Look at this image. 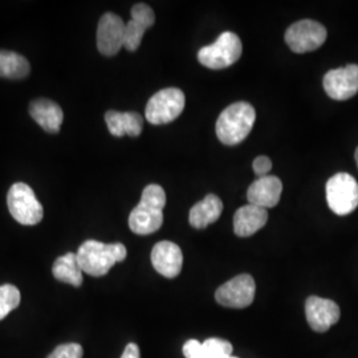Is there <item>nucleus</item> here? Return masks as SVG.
Returning a JSON list of instances; mask_svg holds the SVG:
<instances>
[{"instance_id": "a211bd4d", "label": "nucleus", "mask_w": 358, "mask_h": 358, "mask_svg": "<svg viewBox=\"0 0 358 358\" xmlns=\"http://www.w3.org/2000/svg\"><path fill=\"white\" fill-rule=\"evenodd\" d=\"M105 121L112 136L115 137H138L143 129V118L136 112H115L109 110L105 115Z\"/></svg>"}, {"instance_id": "393cba45", "label": "nucleus", "mask_w": 358, "mask_h": 358, "mask_svg": "<svg viewBox=\"0 0 358 358\" xmlns=\"http://www.w3.org/2000/svg\"><path fill=\"white\" fill-rule=\"evenodd\" d=\"M252 167H254V171H255L256 176H259V178H262V177H266L269 171H271L272 162H271V159H269L268 157L260 155V157L255 158Z\"/></svg>"}, {"instance_id": "9b49d317", "label": "nucleus", "mask_w": 358, "mask_h": 358, "mask_svg": "<svg viewBox=\"0 0 358 358\" xmlns=\"http://www.w3.org/2000/svg\"><path fill=\"white\" fill-rule=\"evenodd\" d=\"M125 26L124 20L115 13L101 16L97 27V48L103 56H115L124 48Z\"/></svg>"}, {"instance_id": "4468645a", "label": "nucleus", "mask_w": 358, "mask_h": 358, "mask_svg": "<svg viewBox=\"0 0 358 358\" xmlns=\"http://www.w3.org/2000/svg\"><path fill=\"white\" fill-rule=\"evenodd\" d=\"M152 263L159 275L167 279H174L179 275L183 266V254L178 244L164 241L154 245Z\"/></svg>"}, {"instance_id": "c85d7f7f", "label": "nucleus", "mask_w": 358, "mask_h": 358, "mask_svg": "<svg viewBox=\"0 0 358 358\" xmlns=\"http://www.w3.org/2000/svg\"><path fill=\"white\" fill-rule=\"evenodd\" d=\"M198 358H210V357H207V356H206L205 353H202V356H199V357Z\"/></svg>"}, {"instance_id": "aec40b11", "label": "nucleus", "mask_w": 358, "mask_h": 358, "mask_svg": "<svg viewBox=\"0 0 358 358\" xmlns=\"http://www.w3.org/2000/svg\"><path fill=\"white\" fill-rule=\"evenodd\" d=\"M52 273L59 282H66L73 287H80L83 284V269L78 264L76 254L73 252L57 257L52 267Z\"/></svg>"}, {"instance_id": "f257e3e1", "label": "nucleus", "mask_w": 358, "mask_h": 358, "mask_svg": "<svg viewBox=\"0 0 358 358\" xmlns=\"http://www.w3.org/2000/svg\"><path fill=\"white\" fill-rule=\"evenodd\" d=\"M166 192L159 185H149L142 192L140 203L129 215V227L137 235H150L164 224Z\"/></svg>"}, {"instance_id": "f8f14e48", "label": "nucleus", "mask_w": 358, "mask_h": 358, "mask_svg": "<svg viewBox=\"0 0 358 358\" xmlns=\"http://www.w3.org/2000/svg\"><path fill=\"white\" fill-rule=\"evenodd\" d=\"M340 308L328 299L319 296L308 297L306 303V316L308 324L315 332H327L332 325L340 320Z\"/></svg>"}, {"instance_id": "0eeeda50", "label": "nucleus", "mask_w": 358, "mask_h": 358, "mask_svg": "<svg viewBox=\"0 0 358 358\" xmlns=\"http://www.w3.org/2000/svg\"><path fill=\"white\" fill-rule=\"evenodd\" d=\"M328 206L337 215H349L358 207V183L348 173H338L327 182Z\"/></svg>"}, {"instance_id": "f03ea898", "label": "nucleus", "mask_w": 358, "mask_h": 358, "mask_svg": "<svg viewBox=\"0 0 358 358\" xmlns=\"http://www.w3.org/2000/svg\"><path fill=\"white\" fill-rule=\"evenodd\" d=\"M76 255L83 272L100 278L106 275L115 263L124 262L128 251L122 243L105 244L87 241L80 245Z\"/></svg>"}, {"instance_id": "a878e982", "label": "nucleus", "mask_w": 358, "mask_h": 358, "mask_svg": "<svg viewBox=\"0 0 358 358\" xmlns=\"http://www.w3.org/2000/svg\"><path fill=\"white\" fill-rule=\"evenodd\" d=\"M202 353H203V346L198 340H189L183 345V355L186 358H198L202 356Z\"/></svg>"}, {"instance_id": "39448f33", "label": "nucleus", "mask_w": 358, "mask_h": 358, "mask_svg": "<svg viewBox=\"0 0 358 358\" xmlns=\"http://www.w3.org/2000/svg\"><path fill=\"white\" fill-rule=\"evenodd\" d=\"M7 206L13 219L23 226H35L41 222L44 211L34 190L26 183H15L7 195Z\"/></svg>"}, {"instance_id": "1a4fd4ad", "label": "nucleus", "mask_w": 358, "mask_h": 358, "mask_svg": "<svg viewBox=\"0 0 358 358\" xmlns=\"http://www.w3.org/2000/svg\"><path fill=\"white\" fill-rule=\"evenodd\" d=\"M255 292L254 278L248 273H243L220 285L215 292V299L222 307L242 309L252 304Z\"/></svg>"}, {"instance_id": "c756f323", "label": "nucleus", "mask_w": 358, "mask_h": 358, "mask_svg": "<svg viewBox=\"0 0 358 358\" xmlns=\"http://www.w3.org/2000/svg\"><path fill=\"white\" fill-rule=\"evenodd\" d=\"M227 358H238V357H234V356H230V357H227Z\"/></svg>"}, {"instance_id": "9d476101", "label": "nucleus", "mask_w": 358, "mask_h": 358, "mask_svg": "<svg viewBox=\"0 0 358 358\" xmlns=\"http://www.w3.org/2000/svg\"><path fill=\"white\" fill-rule=\"evenodd\" d=\"M327 94L336 101H346L358 93V65L349 64L329 71L322 81Z\"/></svg>"}, {"instance_id": "412c9836", "label": "nucleus", "mask_w": 358, "mask_h": 358, "mask_svg": "<svg viewBox=\"0 0 358 358\" xmlns=\"http://www.w3.org/2000/svg\"><path fill=\"white\" fill-rule=\"evenodd\" d=\"M31 66L24 56L11 51H0V77L19 80L29 75Z\"/></svg>"}, {"instance_id": "ddd939ff", "label": "nucleus", "mask_w": 358, "mask_h": 358, "mask_svg": "<svg viewBox=\"0 0 358 358\" xmlns=\"http://www.w3.org/2000/svg\"><path fill=\"white\" fill-rule=\"evenodd\" d=\"M155 22V15L145 3H138L133 6L131 8V20L125 26V40H124V48L128 51H137L141 45L142 38L145 32L153 27Z\"/></svg>"}, {"instance_id": "423d86ee", "label": "nucleus", "mask_w": 358, "mask_h": 358, "mask_svg": "<svg viewBox=\"0 0 358 358\" xmlns=\"http://www.w3.org/2000/svg\"><path fill=\"white\" fill-rule=\"evenodd\" d=\"M185 103V94L178 88L159 90L148 101L145 117L153 125L169 124L182 115Z\"/></svg>"}, {"instance_id": "f3484780", "label": "nucleus", "mask_w": 358, "mask_h": 358, "mask_svg": "<svg viewBox=\"0 0 358 358\" xmlns=\"http://www.w3.org/2000/svg\"><path fill=\"white\" fill-rule=\"evenodd\" d=\"M29 115L47 133H59L64 121L60 105L47 99H38L29 105Z\"/></svg>"}, {"instance_id": "7ed1b4c3", "label": "nucleus", "mask_w": 358, "mask_h": 358, "mask_svg": "<svg viewBox=\"0 0 358 358\" xmlns=\"http://www.w3.org/2000/svg\"><path fill=\"white\" fill-rule=\"evenodd\" d=\"M255 108L251 103H235L227 106L217 117V136L219 141L229 146L243 142L255 124Z\"/></svg>"}, {"instance_id": "20e7f679", "label": "nucleus", "mask_w": 358, "mask_h": 358, "mask_svg": "<svg viewBox=\"0 0 358 358\" xmlns=\"http://www.w3.org/2000/svg\"><path fill=\"white\" fill-rule=\"evenodd\" d=\"M243 52V44L234 32H223L210 45L198 52L199 63L210 69H224L235 64Z\"/></svg>"}, {"instance_id": "2eb2a0df", "label": "nucleus", "mask_w": 358, "mask_h": 358, "mask_svg": "<svg viewBox=\"0 0 358 358\" xmlns=\"http://www.w3.org/2000/svg\"><path fill=\"white\" fill-rule=\"evenodd\" d=\"M282 192V180L275 176H266L256 179L248 187L247 199L250 205L257 206L267 210L278 206L280 202Z\"/></svg>"}, {"instance_id": "b1692460", "label": "nucleus", "mask_w": 358, "mask_h": 358, "mask_svg": "<svg viewBox=\"0 0 358 358\" xmlns=\"http://www.w3.org/2000/svg\"><path fill=\"white\" fill-rule=\"evenodd\" d=\"M83 348L78 344H63L59 345L48 358H83Z\"/></svg>"}, {"instance_id": "6ab92c4d", "label": "nucleus", "mask_w": 358, "mask_h": 358, "mask_svg": "<svg viewBox=\"0 0 358 358\" xmlns=\"http://www.w3.org/2000/svg\"><path fill=\"white\" fill-rule=\"evenodd\" d=\"M222 211L223 202L220 201V198L214 194H208L205 199L192 206L189 222L194 229L203 230L207 226L217 222L222 215Z\"/></svg>"}, {"instance_id": "4be33fe9", "label": "nucleus", "mask_w": 358, "mask_h": 358, "mask_svg": "<svg viewBox=\"0 0 358 358\" xmlns=\"http://www.w3.org/2000/svg\"><path fill=\"white\" fill-rule=\"evenodd\" d=\"M20 300L22 296L15 285H0V320H3L7 315H10V312L19 307Z\"/></svg>"}, {"instance_id": "5701e85b", "label": "nucleus", "mask_w": 358, "mask_h": 358, "mask_svg": "<svg viewBox=\"0 0 358 358\" xmlns=\"http://www.w3.org/2000/svg\"><path fill=\"white\" fill-rule=\"evenodd\" d=\"M203 353L210 358H227L232 356V345L226 340L208 338L202 344Z\"/></svg>"}, {"instance_id": "cd10ccee", "label": "nucleus", "mask_w": 358, "mask_h": 358, "mask_svg": "<svg viewBox=\"0 0 358 358\" xmlns=\"http://www.w3.org/2000/svg\"><path fill=\"white\" fill-rule=\"evenodd\" d=\"M355 158H356V162H357V167H358V148H357V150H356V154H355Z\"/></svg>"}, {"instance_id": "6e6552de", "label": "nucleus", "mask_w": 358, "mask_h": 358, "mask_svg": "<svg viewBox=\"0 0 358 358\" xmlns=\"http://www.w3.org/2000/svg\"><path fill=\"white\" fill-rule=\"evenodd\" d=\"M325 27L309 19L296 22L285 32V43L296 53L316 51L325 43Z\"/></svg>"}, {"instance_id": "dca6fc26", "label": "nucleus", "mask_w": 358, "mask_h": 358, "mask_svg": "<svg viewBox=\"0 0 358 358\" xmlns=\"http://www.w3.org/2000/svg\"><path fill=\"white\" fill-rule=\"evenodd\" d=\"M267 222L268 213L266 208L254 205L243 206L234 215V232L241 238H248L262 230Z\"/></svg>"}, {"instance_id": "bb28decb", "label": "nucleus", "mask_w": 358, "mask_h": 358, "mask_svg": "<svg viewBox=\"0 0 358 358\" xmlns=\"http://www.w3.org/2000/svg\"><path fill=\"white\" fill-rule=\"evenodd\" d=\"M121 358H140V348L136 345V344L130 343V344H128L127 348H125V350H124Z\"/></svg>"}]
</instances>
